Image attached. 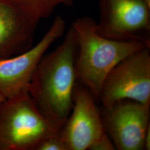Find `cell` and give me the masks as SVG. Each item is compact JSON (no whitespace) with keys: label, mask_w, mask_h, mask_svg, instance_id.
I'll return each mask as SVG.
<instances>
[{"label":"cell","mask_w":150,"mask_h":150,"mask_svg":"<svg viewBox=\"0 0 150 150\" xmlns=\"http://www.w3.org/2000/svg\"><path fill=\"white\" fill-rule=\"evenodd\" d=\"M78 43L71 26L62 43L44 55L32 76L28 92L40 111L59 132L74 105Z\"/></svg>","instance_id":"cell-1"},{"label":"cell","mask_w":150,"mask_h":150,"mask_svg":"<svg viewBox=\"0 0 150 150\" xmlns=\"http://www.w3.org/2000/svg\"><path fill=\"white\" fill-rule=\"evenodd\" d=\"M77 39L76 61L77 82L99 101L102 85L107 75L120 62L150 45L137 41H117L107 38L96 31L97 22L88 16L72 23Z\"/></svg>","instance_id":"cell-2"},{"label":"cell","mask_w":150,"mask_h":150,"mask_svg":"<svg viewBox=\"0 0 150 150\" xmlns=\"http://www.w3.org/2000/svg\"><path fill=\"white\" fill-rule=\"evenodd\" d=\"M58 133L28 91L6 99L0 107V150H34L42 139Z\"/></svg>","instance_id":"cell-3"},{"label":"cell","mask_w":150,"mask_h":150,"mask_svg":"<svg viewBox=\"0 0 150 150\" xmlns=\"http://www.w3.org/2000/svg\"><path fill=\"white\" fill-rule=\"evenodd\" d=\"M124 100L150 104V48L122 60L104 81L99 98L102 108Z\"/></svg>","instance_id":"cell-4"},{"label":"cell","mask_w":150,"mask_h":150,"mask_svg":"<svg viewBox=\"0 0 150 150\" xmlns=\"http://www.w3.org/2000/svg\"><path fill=\"white\" fill-rule=\"evenodd\" d=\"M99 12V35L150 45V6L143 0H100Z\"/></svg>","instance_id":"cell-5"},{"label":"cell","mask_w":150,"mask_h":150,"mask_svg":"<svg viewBox=\"0 0 150 150\" xmlns=\"http://www.w3.org/2000/svg\"><path fill=\"white\" fill-rule=\"evenodd\" d=\"M106 132L118 150H145V137L150 126V104L130 100L103 108Z\"/></svg>","instance_id":"cell-6"},{"label":"cell","mask_w":150,"mask_h":150,"mask_svg":"<svg viewBox=\"0 0 150 150\" xmlns=\"http://www.w3.org/2000/svg\"><path fill=\"white\" fill-rule=\"evenodd\" d=\"M66 22L60 15L35 46L13 57L0 59V92L10 98L28 91L38 64L49 47L64 34Z\"/></svg>","instance_id":"cell-7"},{"label":"cell","mask_w":150,"mask_h":150,"mask_svg":"<svg viewBox=\"0 0 150 150\" xmlns=\"http://www.w3.org/2000/svg\"><path fill=\"white\" fill-rule=\"evenodd\" d=\"M73 99L72 111L59 136L67 150H90L107 134L101 113L91 92L77 82Z\"/></svg>","instance_id":"cell-8"},{"label":"cell","mask_w":150,"mask_h":150,"mask_svg":"<svg viewBox=\"0 0 150 150\" xmlns=\"http://www.w3.org/2000/svg\"><path fill=\"white\" fill-rule=\"evenodd\" d=\"M37 26L10 0H0V59L31 48Z\"/></svg>","instance_id":"cell-9"},{"label":"cell","mask_w":150,"mask_h":150,"mask_svg":"<svg viewBox=\"0 0 150 150\" xmlns=\"http://www.w3.org/2000/svg\"><path fill=\"white\" fill-rule=\"evenodd\" d=\"M33 21L37 23L51 15L59 6H71L74 0H10Z\"/></svg>","instance_id":"cell-10"},{"label":"cell","mask_w":150,"mask_h":150,"mask_svg":"<svg viewBox=\"0 0 150 150\" xmlns=\"http://www.w3.org/2000/svg\"><path fill=\"white\" fill-rule=\"evenodd\" d=\"M34 150H67L59 133L51 134L42 139Z\"/></svg>","instance_id":"cell-11"},{"label":"cell","mask_w":150,"mask_h":150,"mask_svg":"<svg viewBox=\"0 0 150 150\" xmlns=\"http://www.w3.org/2000/svg\"><path fill=\"white\" fill-rule=\"evenodd\" d=\"M90 150H116V148L112 140L106 134L93 145Z\"/></svg>","instance_id":"cell-12"},{"label":"cell","mask_w":150,"mask_h":150,"mask_svg":"<svg viewBox=\"0 0 150 150\" xmlns=\"http://www.w3.org/2000/svg\"><path fill=\"white\" fill-rule=\"evenodd\" d=\"M150 149V126L148 128L145 137V150Z\"/></svg>","instance_id":"cell-13"},{"label":"cell","mask_w":150,"mask_h":150,"mask_svg":"<svg viewBox=\"0 0 150 150\" xmlns=\"http://www.w3.org/2000/svg\"><path fill=\"white\" fill-rule=\"evenodd\" d=\"M6 99V98L4 96V95L0 92V107H1V105H2V103L5 101Z\"/></svg>","instance_id":"cell-14"},{"label":"cell","mask_w":150,"mask_h":150,"mask_svg":"<svg viewBox=\"0 0 150 150\" xmlns=\"http://www.w3.org/2000/svg\"><path fill=\"white\" fill-rule=\"evenodd\" d=\"M144 1H145V2L150 6V0H143Z\"/></svg>","instance_id":"cell-15"}]
</instances>
